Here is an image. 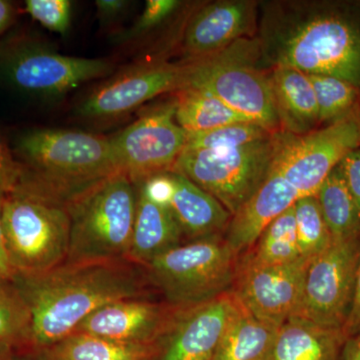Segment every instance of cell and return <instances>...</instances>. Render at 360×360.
Listing matches in <instances>:
<instances>
[{
    "mask_svg": "<svg viewBox=\"0 0 360 360\" xmlns=\"http://www.w3.org/2000/svg\"><path fill=\"white\" fill-rule=\"evenodd\" d=\"M32 316L28 350L39 352L77 330L79 324L110 304L148 298L153 285L146 267L129 259L63 264L44 274L13 276Z\"/></svg>",
    "mask_w": 360,
    "mask_h": 360,
    "instance_id": "6da1fadb",
    "label": "cell"
},
{
    "mask_svg": "<svg viewBox=\"0 0 360 360\" xmlns=\"http://www.w3.org/2000/svg\"><path fill=\"white\" fill-rule=\"evenodd\" d=\"M25 184L68 203L117 174L110 139L75 130L35 129L16 141Z\"/></svg>",
    "mask_w": 360,
    "mask_h": 360,
    "instance_id": "7a4b0ae2",
    "label": "cell"
},
{
    "mask_svg": "<svg viewBox=\"0 0 360 360\" xmlns=\"http://www.w3.org/2000/svg\"><path fill=\"white\" fill-rule=\"evenodd\" d=\"M274 68L340 78L360 89V25L340 11L321 9L291 16L270 34Z\"/></svg>",
    "mask_w": 360,
    "mask_h": 360,
    "instance_id": "3957f363",
    "label": "cell"
},
{
    "mask_svg": "<svg viewBox=\"0 0 360 360\" xmlns=\"http://www.w3.org/2000/svg\"><path fill=\"white\" fill-rule=\"evenodd\" d=\"M136 201V186L122 172L68 201L70 245L65 264L127 259Z\"/></svg>",
    "mask_w": 360,
    "mask_h": 360,
    "instance_id": "277c9868",
    "label": "cell"
},
{
    "mask_svg": "<svg viewBox=\"0 0 360 360\" xmlns=\"http://www.w3.org/2000/svg\"><path fill=\"white\" fill-rule=\"evenodd\" d=\"M1 224L15 274H44L65 264L70 245L65 201L20 184L2 200Z\"/></svg>",
    "mask_w": 360,
    "mask_h": 360,
    "instance_id": "5b68a950",
    "label": "cell"
},
{
    "mask_svg": "<svg viewBox=\"0 0 360 360\" xmlns=\"http://www.w3.org/2000/svg\"><path fill=\"white\" fill-rule=\"evenodd\" d=\"M257 52V42L240 39L214 56L186 63L179 89L208 92L250 122L281 132L269 77L252 65Z\"/></svg>",
    "mask_w": 360,
    "mask_h": 360,
    "instance_id": "8992f818",
    "label": "cell"
},
{
    "mask_svg": "<svg viewBox=\"0 0 360 360\" xmlns=\"http://www.w3.org/2000/svg\"><path fill=\"white\" fill-rule=\"evenodd\" d=\"M217 236L193 240L156 257L146 269L167 303L187 309L229 292L238 269V255Z\"/></svg>",
    "mask_w": 360,
    "mask_h": 360,
    "instance_id": "52a82bcc",
    "label": "cell"
},
{
    "mask_svg": "<svg viewBox=\"0 0 360 360\" xmlns=\"http://www.w3.org/2000/svg\"><path fill=\"white\" fill-rule=\"evenodd\" d=\"M281 134L225 150L184 149L172 172H179L219 201L233 215L266 179Z\"/></svg>",
    "mask_w": 360,
    "mask_h": 360,
    "instance_id": "ba28073f",
    "label": "cell"
},
{
    "mask_svg": "<svg viewBox=\"0 0 360 360\" xmlns=\"http://www.w3.org/2000/svg\"><path fill=\"white\" fill-rule=\"evenodd\" d=\"M111 70L103 59L63 56L30 37H14L0 45V77L28 96H63Z\"/></svg>",
    "mask_w": 360,
    "mask_h": 360,
    "instance_id": "9c48e42d",
    "label": "cell"
},
{
    "mask_svg": "<svg viewBox=\"0 0 360 360\" xmlns=\"http://www.w3.org/2000/svg\"><path fill=\"white\" fill-rule=\"evenodd\" d=\"M360 148V105L316 131L283 134L274 167L303 196L315 195L343 158Z\"/></svg>",
    "mask_w": 360,
    "mask_h": 360,
    "instance_id": "30bf717a",
    "label": "cell"
},
{
    "mask_svg": "<svg viewBox=\"0 0 360 360\" xmlns=\"http://www.w3.org/2000/svg\"><path fill=\"white\" fill-rule=\"evenodd\" d=\"M360 236L333 241L307 264L302 300L295 316L342 330L354 300Z\"/></svg>",
    "mask_w": 360,
    "mask_h": 360,
    "instance_id": "8fae6325",
    "label": "cell"
},
{
    "mask_svg": "<svg viewBox=\"0 0 360 360\" xmlns=\"http://www.w3.org/2000/svg\"><path fill=\"white\" fill-rule=\"evenodd\" d=\"M176 101L148 111L110 139L118 172L136 186L172 172L187 141V132L175 120Z\"/></svg>",
    "mask_w": 360,
    "mask_h": 360,
    "instance_id": "7c38bea8",
    "label": "cell"
},
{
    "mask_svg": "<svg viewBox=\"0 0 360 360\" xmlns=\"http://www.w3.org/2000/svg\"><path fill=\"white\" fill-rule=\"evenodd\" d=\"M309 262L300 259L262 266L238 262L232 293L250 314L281 328L300 310Z\"/></svg>",
    "mask_w": 360,
    "mask_h": 360,
    "instance_id": "4fadbf2b",
    "label": "cell"
},
{
    "mask_svg": "<svg viewBox=\"0 0 360 360\" xmlns=\"http://www.w3.org/2000/svg\"><path fill=\"white\" fill-rule=\"evenodd\" d=\"M239 302L232 291L179 309L158 345L153 360H212Z\"/></svg>",
    "mask_w": 360,
    "mask_h": 360,
    "instance_id": "5bb4252c",
    "label": "cell"
},
{
    "mask_svg": "<svg viewBox=\"0 0 360 360\" xmlns=\"http://www.w3.org/2000/svg\"><path fill=\"white\" fill-rule=\"evenodd\" d=\"M179 310L148 298L120 300L90 314L75 333L129 345L158 347Z\"/></svg>",
    "mask_w": 360,
    "mask_h": 360,
    "instance_id": "9a60e30c",
    "label": "cell"
},
{
    "mask_svg": "<svg viewBox=\"0 0 360 360\" xmlns=\"http://www.w3.org/2000/svg\"><path fill=\"white\" fill-rule=\"evenodd\" d=\"M182 79V65L139 68L99 87L80 104L78 113L92 120L118 118L161 94L177 91L181 87Z\"/></svg>",
    "mask_w": 360,
    "mask_h": 360,
    "instance_id": "2e32d148",
    "label": "cell"
},
{
    "mask_svg": "<svg viewBox=\"0 0 360 360\" xmlns=\"http://www.w3.org/2000/svg\"><path fill=\"white\" fill-rule=\"evenodd\" d=\"M255 27V4L248 1L215 2L201 8L184 30V53L191 61L224 51Z\"/></svg>",
    "mask_w": 360,
    "mask_h": 360,
    "instance_id": "e0dca14e",
    "label": "cell"
},
{
    "mask_svg": "<svg viewBox=\"0 0 360 360\" xmlns=\"http://www.w3.org/2000/svg\"><path fill=\"white\" fill-rule=\"evenodd\" d=\"M300 193L272 165L257 193L232 215L224 241L236 255L250 250L264 229L295 205Z\"/></svg>",
    "mask_w": 360,
    "mask_h": 360,
    "instance_id": "ac0fdd59",
    "label": "cell"
},
{
    "mask_svg": "<svg viewBox=\"0 0 360 360\" xmlns=\"http://www.w3.org/2000/svg\"><path fill=\"white\" fill-rule=\"evenodd\" d=\"M172 194L168 207L182 234L191 241L219 236L231 215L224 205L181 174L168 172Z\"/></svg>",
    "mask_w": 360,
    "mask_h": 360,
    "instance_id": "d6986e66",
    "label": "cell"
},
{
    "mask_svg": "<svg viewBox=\"0 0 360 360\" xmlns=\"http://www.w3.org/2000/svg\"><path fill=\"white\" fill-rule=\"evenodd\" d=\"M137 187L136 212L127 259L146 267L156 257L181 245L184 238L168 206L158 205Z\"/></svg>",
    "mask_w": 360,
    "mask_h": 360,
    "instance_id": "ffe728a7",
    "label": "cell"
},
{
    "mask_svg": "<svg viewBox=\"0 0 360 360\" xmlns=\"http://www.w3.org/2000/svg\"><path fill=\"white\" fill-rule=\"evenodd\" d=\"M281 127L290 134H309L319 124V108L309 75L295 68L276 66L269 77Z\"/></svg>",
    "mask_w": 360,
    "mask_h": 360,
    "instance_id": "44dd1931",
    "label": "cell"
},
{
    "mask_svg": "<svg viewBox=\"0 0 360 360\" xmlns=\"http://www.w3.org/2000/svg\"><path fill=\"white\" fill-rule=\"evenodd\" d=\"M345 336L295 316L279 328L270 360H340Z\"/></svg>",
    "mask_w": 360,
    "mask_h": 360,
    "instance_id": "7402d4cb",
    "label": "cell"
},
{
    "mask_svg": "<svg viewBox=\"0 0 360 360\" xmlns=\"http://www.w3.org/2000/svg\"><path fill=\"white\" fill-rule=\"evenodd\" d=\"M279 328L239 304L212 360H270Z\"/></svg>",
    "mask_w": 360,
    "mask_h": 360,
    "instance_id": "603a6c76",
    "label": "cell"
},
{
    "mask_svg": "<svg viewBox=\"0 0 360 360\" xmlns=\"http://www.w3.org/2000/svg\"><path fill=\"white\" fill-rule=\"evenodd\" d=\"M156 350L158 347L129 345L73 333L34 354L40 360H153Z\"/></svg>",
    "mask_w": 360,
    "mask_h": 360,
    "instance_id": "cb8c5ba5",
    "label": "cell"
},
{
    "mask_svg": "<svg viewBox=\"0 0 360 360\" xmlns=\"http://www.w3.org/2000/svg\"><path fill=\"white\" fill-rule=\"evenodd\" d=\"M175 120L187 134H200L234 123L252 122L202 90H177Z\"/></svg>",
    "mask_w": 360,
    "mask_h": 360,
    "instance_id": "d4e9b609",
    "label": "cell"
},
{
    "mask_svg": "<svg viewBox=\"0 0 360 360\" xmlns=\"http://www.w3.org/2000/svg\"><path fill=\"white\" fill-rule=\"evenodd\" d=\"M315 196L333 241L360 236V210L338 167L326 177Z\"/></svg>",
    "mask_w": 360,
    "mask_h": 360,
    "instance_id": "484cf974",
    "label": "cell"
},
{
    "mask_svg": "<svg viewBox=\"0 0 360 360\" xmlns=\"http://www.w3.org/2000/svg\"><path fill=\"white\" fill-rule=\"evenodd\" d=\"M302 259L298 248L293 205L276 217L262 232L239 264L262 266L290 264Z\"/></svg>",
    "mask_w": 360,
    "mask_h": 360,
    "instance_id": "4316f807",
    "label": "cell"
},
{
    "mask_svg": "<svg viewBox=\"0 0 360 360\" xmlns=\"http://www.w3.org/2000/svg\"><path fill=\"white\" fill-rule=\"evenodd\" d=\"M32 316L13 279H0V345L30 347Z\"/></svg>",
    "mask_w": 360,
    "mask_h": 360,
    "instance_id": "83f0119b",
    "label": "cell"
},
{
    "mask_svg": "<svg viewBox=\"0 0 360 360\" xmlns=\"http://www.w3.org/2000/svg\"><path fill=\"white\" fill-rule=\"evenodd\" d=\"M293 210L300 257L309 262L333 243V236L322 217L316 196L298 198Z\"/></svg>",
    "mask_w": 360,
    "mask_h": 360,
    "instance_id": "f1b7e54d",
    "label": "cell"
},
{
    "mask_svg": "<svg viewBox=\"0 0 360 360\" xmlns=\"http://www.w3.org/2000/svg\"><path fill=\"white\" fill-rule=\"evenodd\" d=\"M314 86L321 122H335L360 105V89L345 80L309 75Z\"/></svg>",
    "mask_w": 360,
    "mask_h": 360,
    "instance_id": "f546056e",
    "label": "cell"
},
{
    "mask_svg": "<svg viewBox=\"0 0 360 360\" xmlns=\"http://www.w3.org/2000/svg\"><path fill=\"white\" fill-rule=\"evenodd\" d=\"M272 134H274V132L269 131L257 123H234L200 134H187L186 146L184 149L225 150L262 141Z\"/></svg>",
    "mask_w": 360,
    "mask_h": 360,
    "instance_id": "4dcf8cb0",
    "label": "cell"
},
{
    "mask_svg": "<svg viewBox=\"0 0 360 360\" xmlns=\"http://www.w3.org/2000/svg\"><path fill=\"white\" fill-rule=\"evenodd\" d=\"M25 9L51 32L65 34L70 30L71 2L68 0H27Z\"/></svg>",
    "mask_w": 360,
    "mask_h": 360,
    "instance_id": "1f68e13d",
    "label": "cell"
},
{
    "mask_svg": "<svg viewBox=\"0 0 360 360\" xmlns=\"http://www.w3.org/2000/svg\"><path fill=\"white\" fill-rule=\"evenodd\" d=\"M179 6L180 2L176 0H148L141 18L123 37L124 39H135L150 32L167 20Z\"/></svg>",
    "mask_w": 360,
    "mask_h": 360,
    "instance_id": "d6a6232c",
    "label": "cell"
},
{
    "mask_svg": "<svg viewBox=\"0 0 360 360\" xmlns=\"http://www.w3.org/2000/svg\"><path fill=\"white\" fill-rule=\"evenodd\" d=\"M22 174L23 165L16 160L6 137L0 132V198L18 188Z\"/></svg>",
    "mask_w": 360,
    "mask_h": 360,
    "instance_id": "836d02e7",
    "label": "cell"
},
{
    "mask_svg": "<svg viewBox=\"0 0 360 360\" xmlns=\"http://www.w3.org/2000/svg\"><path fill=\"white\" fill-rule=\"evenodd\" d=\"M338 168L360 210V148L343 158Z\"/></svg>",
    "mask_w": 360,
    "mask_h": 360,
    "instance_id": "e575fe53",
    "label": "cell"
},
{
    "mask_svg": "<svg viewBox=\"0 0 360 360\" xmlns=\"http://www.w3.org/2000/svg\"><path fill=\"white\" fill-rule=\"evenodd\" d=\"M359 331H360V251L356 279H355L354 300H352V309H350L347 321L343 326L342 333L347 338L348 336L355 335Z\"/></svg>",
    "mask_w": 360,
    "mask_h": 360,
    "instance_id": "d590c367",
    "label": "cell"
},
{
    "mask_svg": "<svg viewBox=\"0 0 360 360\" xmlns=\"http://www.w3.org/2000/svg\"><path fill=\"white\" fill-rule=\"evenodd\" d=\"M97 11L101 20H112L124 11L127 2L123 0H97Z\"/></svg>",
    "mask_w": 360,
    "mask_h": 360,
    "instance_id": "8d00e7d4",
    "label": "cell"
},
{
    "mask_svg": "<svg viewBox=\"0 0 360 360\" xmlns=\"http://www.w3.org/2000/svg\"><path fill=\"white\" fill-rule=\"evenodd\" d=\"M4 198H0V279H13L15 272L11 266L7 253L6 239H4V229L1 224V203Z\"/></svg>",
    "mask_w": 360,
    "mask_h": 360,
    "instance_id": "74e56055",
    "label": "cell"
},
{
    "mask_svg": "<svg viewBox=\"0 0 360 360\" xmlns=\"http://www.w3.org/2000/svg\"><path fill=\"white\" fill-rule=\"evenodd\" d=\"M340 360H360V331L345 338Z\"/></svg>",
    "mask_w": 360,
    "mask_h": 360,
    "instance_id": "f35d334b",
    "label": "cell"
},
{
    "mask_svg": "<svg viewBox=\"0 0 360 360\" xmlns=\"http://www.w3.org/2000/svg\"><path fill=\"white\" fill-rule=\"evenodd\" d=\"M15 18V8L11 2L0 0V35L6 32L13 25Z\"/></svg>",
    "mask_w": 360,
    "mask_h": 360,
    "instance_id": "ab89813d",
    "label": "cell"
},
{
    "mask_svg": "<svg viewBox=\"0 0 360 360\" xmlns=\"http://www.w3.org/2000/svg\"><path fill=\"white\" fill-rule=\"evenodd\" d=\"M15 349L6 345H0V360H13Z\"/></svg>",
    "mask_w": 360,
    "mask_h": 360,
    "instance_id": "60d3db41",
    "label": "cell"
},
{
    "mask_svg": "<svg viewBox=\"0 0 360 360\" xmlns=\"http://www.w3.org/2000/svg\"><path fill=\"white\" fill-rule=\"evenodd\" d=\"M13 360H40L39 356L33 352V354L14 355Z\"/></svg>",
    "mask_w": 360,
    "mask_h": 360,
    "instance_id": "b9f144b4",
    "label": "cell"
}]
</instances>
